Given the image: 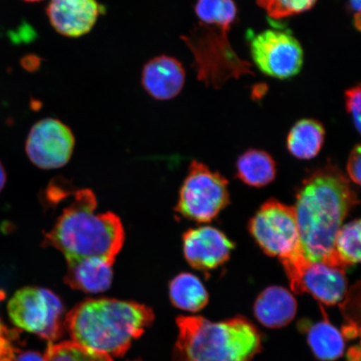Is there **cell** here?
Here are the masks:
<instances>
[{
    "label": "cell",
    "mask_w": 361,
    "mask_h": 361,
    "mask_svg": "<svg viewBox=\"0 0 361 361\" xmlns=\"http://www.w3.org/2000/svg\"><path fill=\"white\" fill-rule=\"evenodd\" d=\"M324 135L326 130L319 121L300 120L293 126L288 135V150L298 159H312L322 150Z\"/></svg>",
    "instance_id": "cell-18"
},
{
    "label": "cell",
    "mask_w": 361,
    "mask_h": 361,
    "mask_svg": "<svg viewBox=\"0 0 361 361\" xmlns=\"http://www.w3.org/2000/svg\"><path fill=\"white\" fill-rule=\"evenodd\" d=\"M65 282L74 290L97 293L108 290L113 279L112 264L97 258L69 260Z\"/></svg>",
    "instance_id": "cell-15"
},
{
    "label": "cell",
    "mask_w": 361,
    "mask_h": 361,
    "mask_svg": "<svg viewBox=\"0 0 361 361\" xmlns=\"http://www.w3.org/2000/svg\"><path fill=\"white\" fill-rule=\"evenodd\" d=\"M358 202L348 178L331 164L315 170L303 180L293 209L302 254L307 260L345 269L337 259L334 243L346 216Z\"/></svg>",
    "instance_id": "cell-1"
},
{
    "label": "cell",
    "mask_w": 361,
    "mask_h": 361,
    "mask_svg": "<svg viewBox=\"0 0 361 361\" xmlns=\"http://www.w3.org/2000/svg\"><path fill=\"white\" fill-rule=\"evenodd\" d=\"M169 295L174 306L189 312H197L209 303L205 287L200 279L189 273L180 274L171 281Z\"/></svg>",
    "instance_id": "cell-19"
},
{
    "label": "cell",
    "mask_w": 361,
    "mask_h": 361,
    "mask_svg": "<svg viewBox=\"0 0 361 361\" xmlns=\"http://www.w3.org/2000/svg\"><path fill=\"white\" fill-rule=\"evenodd\" d=\"M197 25L191 35L182 36L194 57L198 80L207 87H222L231 79L254 75L250 62L233 51L228 35L236 20L233 0H197Z\"/></svg>",
    "instance_id": "cell-4"
},
{
    "label": "cell",
    "mask_w": 361,
    "mask_h": 361,
    "mask_svg": "<svg viewBox=\"0 0 361 361\" xmlns=\"http://www.w3.org/2000/svg\"><path fill=\"white\" fill-rule=\"evenodd\" d=\"M73 194V200L45 233L43 245L55 247L66 261L97 258L114 264L125 243L123 222L111 212L96 213L97 200L90 189Z\"/></svg>",
    "instance_id": "cell-2"
},
{
    "label": "cell",
    "mask_w": 361,
    "mask_h": 361,
    "mask_svg": "<svg viewBox=\"0 0 361 361\" xmlns=\"http://www.w3.org/2000/svg\"><path fill=\"white\" fill-rule=\"evenodd\" d=\"M26 2H39L42 1V0H25Z\"/></svg>",
    "instance_id": "cell-30"
},
{
    "label": "cell",
    "mask_w": 361,
    "mask_h": 361,
    "mask_svg": "<svg viewBox=\"0 0 361 361\" xmlns=\"http://www.w3.org/2000/svg\"><path fill=\"white\" fill-rule=\"evenodd\" d=\"M13 361H44V356L35 351L21 352L15 356Z\"/></svg>",
    "instance_id": "cell-26"
},
{
    "label": "cell",
    "mask_w": 361,
    "mask_h": 361,
    "mask_svg": "<svg viewBox=\"0 0 361 361\" xmlns=\"http://www.w3.org/2000/svg\"><path fill=\"white\" fill-rule=\"evenodd\" d=\"M348 361H360V346L351 347L347 355Z\"/></svg>",
    "instance_id": "cell-28"
},
{
    "label": "cell",
    "mask_w": 361,
    "mask_h": 361,
    "mask_svg": "<svg viewBox=\"0 0 361 361\" xmlns=\"http://www.w3.org/2000/svg\"><path fill=\"white\" fill-rule=\"evenodd\" d=\"M44 359V361H113L110 355L85 348L74 341L49 343Z\"/></svg>",
    "instance_id": "cell-22"
},
{
    "label": "cell",
    "mask_w": 361,
    "mask_h": 361,
    "mask_svg": "<svg viewBox=\"0 0 361 361\" xmlns=\"http://www.w3.org/2000/svg\"><path fill=\"white\" fill-rule=\"evenodd\" d=\"M237 177L247 186L263 188L276 178L277 169L273 157L268 152L250 149L238 157Z\"/></svg>",
    "instance_id": "cell-17"
},
{
    "label": "cell",
    "mask_w": 361,
    "mask_h": 361,
    "mask_svg": "<svg viewBox=\"0 0 361 361\" xmlns=\"http://www.w3.org/2000/svg\"><path fill=\"white\" fill-rule=\"evenodd\" d=\"M345 107L347 112L351 116L354 121L355 128L357 130L358 133H360V102L361 92L360 85H355L352 88L346 90L345 93Z\"/></svg>",
    "instance_id": "cell-24"
},
{
    "label": "cell",
    "mask_w": 361,
    "mask_h": 361,
    "mask_svg": "<svg viewBox=\"0 0 361 361\" xmlns=\"http://www.w3.org/2000/svg\"><path fill=\"white\" fill-rule=\"evenodd\" d=\"M308 343L316 357L323 361L335 360L344 354V336L327 319L310 327Z\"/></svg>",
    "instance_id": "cell-20"
},
{
    "label": "cell",
    "mask_w": 361,
    "mask_h": 361,
    "mask_svg": "<svg viewBox=\"0 0 361 361\" xmlns=\"http://www.w3.org/2000/svg\"><path fill=\"white\" fill-rule=\"evenodd\" d=\"M185 76L182 63L177 59L160 56L152 59L144 66L142 84L152 98L168 101L182 92Z\"/></svg>",
    "instance_id": "cell-14"
},
{
    "label": "cell",
    "mask_w": 361,
    "mask_h": 361,
    "mask_svg": "<svg viewBox=\"0 0 361 361\" xmlns=\"http://www.w3.org/2000/svg\"><path fill=\"white\" fill-rule=\"evenodd\" d=\"M102 8L97 0H51L47 12L56 32L78 38L92 30Z\"/></svg>",
    "instance_id": "cell-12"
},
{
    "label": "cell",
    "mask_w": 361,
    "mask_h": 361,
    "mask_svg": "<svg viewBox=\"0 0 361 361\" xmlns=\"http://www.w3.org/2000/svg\"><path fill=\"white\" fill-rule=\"evenodd\" d=\"M248 231L266 255L277 257L283 265L304 256L292 207L274 200L264 202L250 221Z\"/></svg>",
    "instance_id": "cell-6"
},
{
    "label": "cell",
    "mask_w": 361,
    "mask_h": 361,
    "mask_svg": "<svg viewBox=\"0 0 361 361\" xmlns=\"http://www.w3.org/2000/svg\"><path fill=\"white\" fill-rule=\"evenodd\" d=\"M338 261L345 269L360 261V220L341 226L334 243Z\"/></svg>",
    "instance_id": "cell-21"
},
{
    "label": "cell",
    "mask_w": 361,
    "mask_h": 361,
    "mask_svg": "<svg viewBox=\"0 0 361 361\" xmlns=\"http://www.w3.org/2000/svg\"><path fill=\"white\" fill-rule=\"evenodd\" d=\"M228 183L222 175L197 161L189 166L175 211L197 223H209L229 203Z\"/></svg>",
    "instance_id": "cell-7"
},
{
    "label": "cell",
    "mask_w": 361,
    "mask_h": 361,
    "mask_svg": "<svg viewBox=\"0 0 361 361\" xmlns=\"http://www.w3.org/2000/svg\"><path fill=\"white\" fill-rule=\"evenodd\" d=\"M7 180V176L6 173V170H4V166L0 161V192H1L6 186Z\"/></svg>",
    "instance_id": "cell-29"
},
{
    "label": "cell",
    "mask_w": 361,
    "mask_h": 361,
    "mask_svg": "<svg viewBox=\"0 0 361 361\" xmlns=\"http://www.w3.org/2000/svg\"><path fill=\"white\" fill-rule=\"evenodd\" d=\"M250 47L255 65L270 78L290 79L303 67V48L290 31L264 30L252 36Z\"/></svg>",
    "instance_id": "cell-9"
},
{
    "label": "cell",
    "mask_w": 361,
    "mask_h": 361,
    "mask_svg": "<svg viewBox=\"0 0 361 361\" xmlns=\"http://www.w3.org/2000/svg\"><path fill=\"white\" fill-rule=\"evenodd\" d=\"M360 146L357 145L351 151L347 162V173L352 182L360 185Z\"/></svg>",
    "instance_id": "cell-25"
},
{
    "label": "cell",
    "mask_w": 361,
    "mask_h": 361,
    "mask_svg": "<svg viewBox=\"0 0 361 361\" xmlns=\"http://www.w3.org/2000/svg\"><path fill=\"white\" fill-rule=\"evenodd\" d=\"M154 320L146 305L115 299H87L67 314L65 327L72 341L120 357Z\"/></svg>",
    "instance_id": "cell-3"
},
{
    "label": "cell",
    "mask_w": 361,
    "mask_h": 361,
    "mask_svg": "<svg viewBox=\"0 0 361 361\" xmlns=\"http://www.w3.org/2000/svg\"><path fill=\"white\" fill-rule=\"evenodd\" d=\"M73 133L61 121L45 118L36 123L26 140L29 159L39 169L51 170L66 166L73 154Z\"/></svg>",
    "instance_id": "cell-10"
},
{
    "label": "cell",
    "mask_w": 361,
    "mask_h": 361,
    "mask_svg": "<svg viewBox=\"0 0 361 361\" xmlns=\"http://www.w3.org/2000/svg\"><path fill=\"white\" fill-rule=\"evenodd\" d=\"M297 302L286 288L272 286L266 288L256 300L255 314L264 326L278 329L286 326L295 317Z\"/></svg>",
    "instance_id": "cell-16"
},
{
    "label": "cell",
    "mask_w": 361,
    "mask_h": 361,
    "mask_svg": "<svg viewBox=\"0 0 361 361\" xmlns=\"http://www.w3.org/2000/svg\"><path fill=\"white\" fill-rule=\"evenodd\" d=\"M183 242L188 263L204 272L225 264L235 246L224 233L209 226L188 229Z\"/></svg>",
    "instance_id": "cell-11"
},
{
    "label": "cell",
    "mask_w": 361,
    "mask_h": 361,
    "mask_svg": "<svg viewBox=\"0 0 361 361\" xmlns=\"http://www.w3.org/2000/svg\"><path fill=\"white\" fill-rule=\"evenodd\" d=\"M135 361H137V360H135Z\"/></svg>",
    "instance_id": "cell-31"
},
{
    "label": "cell",
    "mask_w": 361,
    "mask_h": 361,
    "mask_svg": "<svg viewBox=\"0 0 361 361\" xmlns=\"http://www.w3.org/2000/svg\"><path fill=\"white\" fill-rule=\"evenodd\" d=\"M8 312L17 327L48 341L59 340L64 333V305L47 288L25 287L18 290L8 302Z\"/></svg>",
    "instance_id": "cell-8"
},
{
    "label": "cell",
    "mask_w": 361,
    "mask_h": 361,
    "mask_svg": "<svg viewBox=\"0 0 361 361\" xmlns=\"http://www.w3.org/2000/svg\"><path fill=\"white\" fill-rule=\"evenodd\" d=\"M177 324L173 361H252L262 350L260 333L242 316L221 322L180 316Z\"/></svg>",
    "instance_id": "cell-5"
},
{
    "label": "cell",
    "mask_w": 361,
    "mask_h": 361,
    "mask_svg": "<svg viewBox=\"0 0 361 361\" xmlns=\"http://www.w3.org/2000/svg\"><path fill=\"white\" fill-rule=\"evenodd\" d=\"M349 4L354 15V25L356 30H360L361 0H349Z\"/></svg>",
    "instance_id": "cell-27"
},
{
    "label": "cell",
    "mask_w": 361,
    "mask_h": 361,
    "mask_svg": "<svg viewBox=\"0 0 361 361\" xmlns=\"http://www.w3.org/2000/svg\"><path fill=\"white\" fill-rule=\"evenodd\" d=\"M345 269L324 263L307 262L300 274V293H309L326 305L344 299L347 293Z\"/></svg>",
    "instance_id": "cell-13"
},
{
    "label": "cell",
    "mask_w": 361,
    "mask_h": 361,
    "mask_svg": "<svg viewBox=\"0 0 361 361\" xmlns=\"http://www.w3.org/2000/svg\"><path fill=\"white\" fill-rule=\"evenodd\" d=\"M318 0H256L257 4L273 20H283L312 8Z\"/></svg>",
    "instance_id": "cell-23"
}]
</instances>
